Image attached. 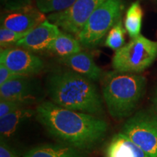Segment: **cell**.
<instances>
[{"instance_id":"obj_1","label":"cell","mask_w":157,"mask_h":157,"mask_svg":"<svg viewBox=\"0 0 157 157\" xmlns=\"http://www.w3.org/2000/svg\"><path fill=\"white\" fill-rule=\"evenodd\" d=\"M37 120L49 133L80 151L95 148L106 134L108 124L95 115L43 102L36 110Z\"/></svg>"},{"instance_id":"obj_2","label":"cell","mask_w":157,"mask_h":157,"mask_svg":"<svg viewBox=\"0 0 157 157\" xmlns=\"http://www.w3.org/2000/svg\"><path fill=\"white\" fill-rule=\"evenodd\" d=\"M47 85L52 102L57 105L95 116L104 112L103 101L95 84L72 70L51 74Z\"/></svg>"},{"instance_id":"obj_3","label":"cell","mask_w":157,"mask_h":157,"mask_svg":"<svg viewBox=\"0 0 157 157\" xmlns=\"http://www.w3.org/2000/svg\"><path fill=\"white\" fill-rule=\"evenodd\" d=\"M146 85L144 76L116 71L105 74L103 84V100L109 114L123 119L132 113Z\"/></svg>"},{"instance_id":"obj_4","label":"cell","mask_w":157,"mask_h":157,"mask_svg":"<svg viewBox=\"0 0 157 157\" xmlns=\"http://www.w3.org/2000/svg\"><path fill=\"white\" fill-rule=\"evenodd\" d=\"M124 0H105L93 12L77 36L82 47L92 49L98 46L109 31L121 20Z\"/></svg>"},{"instance_id":"obj_5","label":"cell","mask_w":157,"mask_h":157,"mask_svg":"<svg viewBox=\"0 0 157 157\" xmlns=\"http://www.w3.org/2000/svg\"><path fill=\"white\" fill-rule=\"evenodd\" d=\"M157 58V42L140 34L116 50L112 58V67L121 73L143 72Z\"/></svg>"},{"instance_id":"obj_6","label":"cell","mask_w":157,"mask_h":157,"mask_svg":"<svg viewBox=\"0 0 157 157\" xmlns=\"http://www.w3.org/2000/svg\"><path fill=\"white\" fill-rule=\"evenodd\" d=\"M121 132L144 151L149 157H157L156 116L140 111L124 123Z\"/></svg>"},{"instance_id":"obj_7","label":"cell","mask_w":157,"mask_h":157,"mask_svg":"<svg viewBox=\"0 0 157 157\" xmlns=\"http://www.w3.org/2000/svg\"><path fill=\"white\" fill-rule=\"evenodd\" d=\"M104 1L76 0L65 10L50 13L47 19L58 25L63 31L78 36L93 12Z\"/></svg>"},{"instance_id":"obj_8","label":"cell","mask_w":157,"mask_h":157,"mask_svg":"<svg viewBox=\"0 0 157 157\" xmlns=\"http://www.w3.org/2000/svg\"><path fill=\"white\" fill-rule=\"evenodd\" d=\"M0 63L15 73L27 76L40 73L44 67L42 59L22 48L2 49Z\"/></svg>"},{"instance_id":"obj_9","label":"cell","mask_w":157,"mask_h":157,"mask_svg":"<svg viewBox=\"0 0 157 157\" xmlns=\"http://www.w3.org/2000/svg\"><path fill=\"white\" fill-rule=\"evenodd\" d=\"M47 20L44 13L31 5L13 7L4 12L1 26L19 33H28Z\"/></svg>"},{"instance_id":"obj_10","label":"cell","mask_w":157,"mask_h":157,"mask_svg":"<svg viewBox=\"0 0 157 157\" xmlns=\"http://www.w3.org/2000/svg\"><path fill=\"white\" fill-rule=\"evenodd\" d=\"M60 32L58 25L47 19L27 33L15 45L31 52L48 50Z\"/></svg>"},{"instance_id":"obj_11","label":"cell","mask_w":157,"mask_h":157,"mask_svg":"<svg viewBox=\"0 0 157 157\" xmlns=\"http://www.w3.org/2000/svg\"><path fill=\"white\" fill-rule=\"evenodd\" d=\"M37 89L27 76H20L0 86V97L25 104L36 99Z\"/></svg>"},{"instance_id":"obj_12","label":"cell","mask_w":157,"mask_h":157,"mask_svg":"<svg viewBox=\"0 0 157 157\" xmlns=\"http://www.w3.org/2000/svg\"><path fill=\"white\" fill-rule=\"evenodd\" d=\"M60 60L71 70L91 81H98L101 77V68L95 63L91 55L87 52L80 51L70 56L60 58Z\"/></svg>"},{"instance_id":"obj_13","label":"cell","mask_w":157,"mask_h":157,"mask_svg":"<svg viewBox=\"0 0 157 157\" xmlns=\"http://www.w3.org/2000/svg\"><path fill=\"white\" fill-rule=\"evenodd\" d=\"M105 157H149L144 151L122 132L112 137L105 147Z\"/></svg>"},{"instance_id":"obj_14","label":"cell","mask_w":157,"mask_h":157,"mask_svg":"<svg viewBox=\"0 0 157 157\" xmlns=\"http://www.w3.org/2000/svg\"><path fill=\"white\" fill-rule=\"evenodd\" d=\"M23 157H84L82 151L65 144H44L31 148Z\"/></svg>"},{"instance_id":"obj_15","label":"cell","mask_w":157,"mask_h":157,"mask_svg":"<svg viewBox=\"0 0 157 157\" xmlns=\"http://www.w3.org/2000/svg\"><path fill=\"white\" fill-rule=\"evenodd\" d=\"M36 113V111L26 108H21L5 117L0 118V135L2 138H8L17 129Z\"/></svg>"},{"instance_id":"obj_16","label":"cell","mask_w":157,"mask_h":157,"mask_svg":"<svg viewBox=\"0 0 157 157\" xmlns=\"http://www.w3.org/2000/svg\"><path fill=\"white\" fill-rule=\"evenodd\" d=\"M82 47L78 39L65 31H60L54 39L48 51L53 52L60 58H65L82 51Z\"/></svg>"},{"instance_id":"obj_17","label":"cell","mask_w":157,"mask_h":157,"mask_svg":"<svg viewBox=\"0 0 157 157\" xmlns=\"http://www.w3.org/2000/svg\"><path fill=\"white\" fill-rule=\"evenodd\" d=\"M143 16L142 7L138 1L135 2L127 10L124 28L130 38H135L140 34Z\"/></svg>"},{"instance_id":"obj_18","label":"cell","mask_w":157,"mask_h":157,"mask_svg":"<svg viewBox=\"0 0 157 157\" xmlns=\"http://www.w3.org/2000/svg\"><path fill=\"white\" fill-rule=\"evenodd\" d=\"M126 29L123 27L121 20L119 21L108 33L105 45L113 50H117L124 45Z\"/></svg>"},{"instance_id":"obj_19","label":"cell","mask_w":157,"mask_h":157,"mask_svg":"<svg viewBox=\"0 0 157 157\" xmlns=\"http://www.w3.org/2000/svg\"><path fill=\"white\" fill-rule=\"evenodd\" d=\"M76 0H35L36 6L43 13H54L65 10Z\"/></svg>"},{"instance_id":"obj_20","label":"cell","mask_w":157,"mask_h":157,"mask_svg":"<svg viewBox=\"0 0 157 157\" xmlns=\"http://www.w3.org/2000/svg\"><path fill=\"white\" fill-rule=\"evenodd\" d=\"M27 33H19L1 26L0 28V46L2 49L9 48L16 44L19 40L26 35Z\"/></svg>"},{"instance_id":"obj_21","label":"cell","mask_w":157,"mask_h":157,"mask_svg":"<svg viewBox=\"0 0 157 157\" xmlns=\"http://www.w3.org/2000/svg\"><path fill=\"white\" fill-rule=\"evenodd\" d=\"M23 104L12 100L0 98V118L23 107Z\"/></svg>"},{"instance_id":"obj_22","label":"cell","mask_w":157,"mask_h":157,"mask_svg":"<svg viewBox=\"0 0 157 157\" xmlns=\"http://www.w3.org/2000/svg\"><path fill=\"white\" fill-rule=\"evenodd\" d=\"M22 75L15 73L7 68L5 65L0 63V86Z\"/></svg>"},{"instance_id":"obj_23","label":"cell","mask_w":157,"mask_h":157,"mask_svg":"<svg viewBox=\"0 0 157 157\" xmlns=\"http://www.w3.org/2000/svg\"><path fill=\"white\" fill-rule=\"evenodd\" d=\"M0 157H19L17 154H15L9 147L3 143L1 142L0 145Z\"/></svg>"},{"instance_id":"obj_24","label":"cell","mask_w":157,"mask_h":157,"mask_svg":"<svg viewBox=\"0 0 157 157\" xmlns=\"http://www.w3.org/2000/svg\"><path fill=\"white\" fill-rule=\"evenodd\" d=\"M154 103L155 109H156V112H157V90H156V93H155V94H154Z\"/></svg>"}]
</instances>
